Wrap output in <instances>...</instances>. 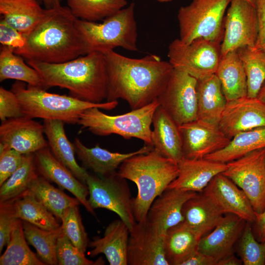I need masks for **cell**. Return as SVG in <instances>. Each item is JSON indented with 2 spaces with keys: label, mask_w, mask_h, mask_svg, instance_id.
Segmentation results:
<instances>
[{
  "label": "cell",
  "mask_w": 265,
  "mask_h": 265,
  "mask_svg": "<svg viewBox=\"0 0 265 265\" xmlns=\"http://www.w3.org/2000/svg\"><path fill=\"white\" fill-rule=\"evenodd\" d=\"M103 54L107 71L106 101L121 99L132 109L145 106L157 99L174 69L169 61L156 54L133 58L114 50Z\"/></svg>",
  "instance_id": "obj_1"
},
{
  "label": "cell",
  "mask_w": 265,
  "mask_h": 265,
  "mask_svg": "<svg viewBox=\"0 0 265 265\" xmlns=\"http://www.w3.org/2000/svg\"><path fill=\"white\" fill-rule=\"evenodd\" d=\"M76 18L68 7L47 9L29 33L26 44L14 53L26 60L49 63L65 62L85 55Z\"/></svg>",
  "instance_id": "obj_2"
},
{
  "label": "cell",
  "mask_w": 265,
  "mask_h": 265,
  "mask_svg": "<svg viewBox=\"0 0 265 265\" xmlns=\"http://www.w3.org/2000/svg\"><path fill=\"white\" fill-rule=\"evenodd\" d=\"M26 62L38 72L47 89L65 88L70 96L91 103H101L106 100L107 71L102 53H90L59 63Z\"/></svg>",
  "instance_id": "obj_3"
},
{
  "label": "cell",
  "mask_w": 265,
  "mask_h": 265,
  "mask_svg": "<svg viewBox=\"0 0 265 265\" xmlns=\"http://www.w3.org/2000/svg\"><path fill=\"white\" fill-rule=\"evenodd\" d=\"M117 172L136 185L137 194L132 198L133 211L136 221L143 222L154 201L177 177L179 168L178 163L154 149L128 158Z\"/></svg>",
  "instance_id": "obj_4"
},
{
  "label": "cell",
  "mask_w": 265,
  "mask_h": 265,
  "mask_svg": "<svg viewBox=\"0 0 265 265\" xmlns=\"http://www.w3.org/2000/svg\"><path fill=\"white\" fill-rule=\"evenodd\" d=\"M11 90L16 95L24 115L30 118L58 120L68 124H78L80 114L93 107L112 110L118 105L117 101L94 103L71 96L51 93L46 90L26 85L17 81Z\"/></svg>",
  "instance_id": "obj_5"
},
{
  "label": "cell",
  "mask_w": 265,
  "mask_h": 265,
  "mask_svg": "<svg viewBox=\"0 0 265 265\" xmlns=\"http://www.w3.org/2000/svg\"><path fill=\"white\" fill-rule=\"evenodd\" d=\"M134 2L107 17L101 23L77 19L85 54L104 53L120 47L131 52L138 51L137 26Z\"/></svg>",
  "instance_id": "obj_6"
},
{
  "label": "cell",
  "mask_w": 265,
  "mask_h": 265,
  "mask_svg": "<svg viewBox=\"0 0 265 265\" xmlns=\"http://www.w3.org/2000/svg\"><path fill=\"white\" fill-rule=\"evenodd\" d=\"M159 106L156 99L145 106L118 115H107L98 107H91L80 114L77 124L81 129H86L95 135L105 136L115 134L127 139L137 138L145 144L153 146L151 126Z\"/></svg>",
  "instance_id": "obj_7"
},
{
  "label": "cell",
  "mask_w": 265,
  "mask_h": 265,
  "mask_svg": "<svg viewBox=\"0 0 265 265\" xmlns=\"http://www.w3.org/2000/svg\"><path fill=\"white\" fill-rule=\"evenodd\" d=\"M231 0H192L178 12L179 39L186 44L197 38L221 43L224 18Z\"/></svg>",
  "instance_id": "obj_8"
},
{
  "label": "cell",
  "mask_w": 265,
  "mask_h": 265,
  "mask_svg": "<svg viewBox=\"0 0 265 265\" xmlns=\"http://www.w3.org/2000/svg\"><path fill=\"white\" fill-rule=\"evenodd\" d=\"M86 184L89 191V203L92 209H106L116 213L127 225L130 231L136 223L132 198L126 179L117 172L106 176L89 173Z\"/></svg>",
  "instance_id": "obj_9"
},
{
  "label": "cell",
  "mask_w": 265,
  "mask_h": 265,
  "mask_svg": "<svg viewBox=\"0 0 265 265\" xmlns=\"http://www.w3.org/2000/svg\"><path fill=\"white\" fill-rule=\"evenodd\" d=\"M220 46L221 43L204 38L189 44L177 38L168 46V61L173 68L203 79L215 74L221 57Z\"/></svg>",
  "instance_id": "obj_10"
},
{
  "label": "cell",
  "mask_w": 265,
  "mask_h": 265,
  "mask_svg": "<svg viewBox=\"0 0 265 265\" xmlns=\"http://www.w3.org/2000/svg\"><path fill=\"white\" fill-rule=\"evenodd\" d=\"M226 163L227 169L222 173L243 191L255 212H263L265 209V148Z\"/></svg>",
  "instance_id": "obj_11"
},
{
  "label": "cell",
  "mask_w": 265,
  "mask_h": 265,
  "mask_svg": "<svg viewBox=\"0 0 265 265\" xmlns=\"http://www.w3.org/2000/svg\"><path fill=\"white\" fill-rule=\"evenodd\" d=\"M197 83L195 78L174 68L157 98L159 106L178 126L197 119Z\"/></svg>",
  "instance_id": "obj_12"
},
{
  "label": "cell",
  "mask_w": 265,
  "mask_h": 265,
  "mask_svg": "<svg viewBox=\"0 0 265 265\" xmlns=\"http://www.w3.org/2000/svg\"><path fill=\"white\" fill-rule=\"evenodd\" d=\"M258 32L255 7L244 0H231L224 18L221 56L242 47H254Z\"/></svg>",
  "instance_id": "obj_13"
},
{
  "label": "cell",
  "mask_w": 265,
  "mask_h": 265,
  "mask_svg": "<svg viewBox=\"0 0 265 265\" xmlns=\"http://www.w3.org/2000/svg\"><path fill=\"white\" fill-rule=\"evenodd\" d=\"M184 157L203 159L220 150L230 142L218 124L197 119L179 126Z\"/></svg>",
  "instance_id": "obj_14"
},
{
  "label": "cell",
  "mask_w": 265,
  "mask_h": 265,
  "mask_svg": "<svg viewBox=\"0 0 265 265\" xmlns=\"http://www.w3.org/2000/svg\"><path fill=\"white\" fill-rule=\"evenodd\" d=\"M165 233L146 221L137 222L130 231L128 265H169L164 252Z\"/></svg>",
  "instance_id": "obj_15"
},
{
  "label": "cell",
  "mask_w": 265,
  "mask_h": 265,
  "mask_svg": "<svg viewBox=\"0 0 265 265\" xmlns=\"http://www.w3.org/2000/svg\"><path fill=\"white\" fill-rule=\"evenodd\" d=\"M230 139L240 132L265 127V104L257 98L242 97L228 101L218 123Z\"/></svg>",
  "instance_id": "obj_16"
},
{
  "label": "cell",
  "mask_w": 265,
  "mask_h": 265,
  "mask_svg": "<svg viewBox=\"0 0 265 265\" xmlns=\"http://www.w3.org/2000/svg\"><path fill=\"white\" fill-rule=\"evenodd\" d=\"M43 124L24 116L7 119L0 126V143L22 154L34 153L49 146Z\"/></svg>",
  "instance_id": "obj_17"
},
{
  "label": "cell",
  "mask_w": 265,
  "mask_h": 265,
  "mask_svg": "<svg viewBox=\"0 0 265 265\" xmlns=\"http://www.w3.org/2000/svg\"><path fill=\"white\" fill-rule=\"evenodd\" d=\"M35 164L39 175L56 184L60 188L73 194L86 210L95 215L87 196V185L78 179L73 173L53 154L49 146L34 153Z\"/></svg>",
  "instance_id": "obj_18"
},
{
  "label": "cell",
  "mask_w": 265,
  "mask_h": 265,
  "mask_svg": "<svg viewBox=\"0 0 265 265\" xmlns=\"http://www.w3.org/2000/svg\"><path fill=\"white\" fill-rule=\"evenodd\" d=\"M224 213L235 214L246 221L254 222L256 212L243 191L222 173L216 175L203 191Z\"/></svg>",
  "instance_id": "obj_19"
},
{
  "label": "cell",
  "mask_w": 265,
  "mask_h": 265,
  "mask_svg": "<svg viewBox=\"0 0 265 265\" xmlns=\"http://www.w3.org/2000/svg\"><path fill=\"white\" fill-rule=\"evenodd\" d=\"M247 221L232 213H225L215 228L200 239L198 250L217 262L234 254Z\"/></svg>",
  "instance_id": "obj_20"
},
{
  "label": "cell",
  "mask_w": 265,
  "mask_h": 265,
  "mask_svg": "<svg viewBox=\"0 0 265 265\" xmlns=\"http://www.w3.org/2000/svg\"><path fill=\"white\" fill-rule=\"evenodd\" d=\"M179 173L167 188L201 192L217 175L227 167L226 163L205 158L188 159L183 157L178 162Z\"/></svg>",
  "instance_id": "obj_21"
},
{
  "label": "cell",
  "mask_w": 265,
  "mask_h": 265,
  "mask_svg": "<svg viewBox=\"0 0 265 265\" xmlns=\"http://www.w3.org/2000/svg\"><path fill=\"white\" fill-rule=\"evenodd\" d=\"M197 193L167 188L152 204L147 213L146 222L166 233L170 227L184 221L183 206Z\"/></svg>",
  "instance_id": "obj_22"
},
{
  "label": "cell",
  "mask_w": 265,
  "mask_h": 265,
  "mask_svg": "<svg viewBox=\"0 0 265 265\" xmlns=\"http://www.w3.org/2000/svg\"><path fill=\"white\" fill-rule=\"evenodd\" d=\"M73 144L75 153L84 168L90 169L99 176H106L115 173L128 158L137 154L147 153L154 149L152 145L145 144L132 152H113L101 147L98 144L93 147H87L78 138L75 139Z\"/></svg>",
  "instance_id": "obj_23"
},
{
  "label": "cell",
  "mask_w": 265,
  "mask_h": 265,
  "mask_svg": "<svg viewBox=\"0 0 265 265\" xmlns=\"http://www.w3.org/2000/svg\"><path fill=\"white\" fill-rule=\"evenodd\" d=\"M130 230L120 218L112 221L106 228L102 238L89 241L91 257L105 255L110 265H127V252Z\"/></svg>",
  "instance_id": "obj_24"
},
{
  "label": "cell",
  "mask_w": 265,
  "mask_h": 265,
  "mask_svg": "<svg viewBox=\"0 0 265 265\" xmlns=\"http://www.w3.org/2000/svg\"><path fill=\"white\" fill-rule=\"evenodd\" d=\"M152 124L151 138L154 150L178 163L184 157L179 126L160 106L154 114Z\"/></svg>",
  "instance_id": "obj_25"
},
{
  "label": "cell",
  "mask_w": 265,
  "mask_h": 265,
  "mask_svg": "<svg viewBox=\"0 0 265 265\" xmlns=\"http://www.w3.org/2000/svg\"><path fill=\"white\" fill-rule=\"evenodd\" d=\"M182 212L184 221L201 238L212 230L224 214L203 191L188 200Z\"/></svg>",
  "instance_id": "obj_26"
},
{
  "label": "cell",
  "mask_w": 265,
  "mask_h": 265,
  "mask_svg": "<svg viewBox=\"0 0 265 265\" xmlns=\"http://www.w3.org/2000/svg\"><path fill=\"white\" fill-rule=\"evenodd\" d=\"M64 124L58 120H44V133L48 140L49 147L60 162L66 166L78 179L86 184L89 173L77 162L75 147L67 137Z\"/></svg>",
  "instance_id": "obj_27"
},
{
  "label": "cell",
  "mask_w": 265,
  "mask_h": 265,
  "mask_svg": "<svg viewBox=\"0 0 265 265\" xmlns=\"http://www.w3.org/2000/svg\"><path fill=\"white\" fill-rule=\"evenodd\" d=\"M46 11L37 0H0L1 19L24 35L35 28Z\"/></svg>",
  "instance_id": "obj_28"
},
{
  "label": "cell",
  "mask_w": 265,
  "mask_h": 265,
  "mask_svg": "<svg viewBox=\"0 0 265 265\" xmlns=\"http://www.w3.org/2000/svg\"><path fill=\"white\" fill-rule=\"evenodd\" d=\"M215 74L227 102L247 96V77L237 50L221 56Z\"/></svg>",
  "instance_id": "obj_29"
},
{
  "label": "cell",
  "mask_w": 265,
  "mask_h": 265,
  "mask_svg": "<svg viewBox=\"0 0 265 265\" xmlns=\"http://www.w3.org/2000/svg\"><path fill=\"white\" fill-rule=\"evenodd\" d=\"M201 237L184 221L169 228L164 238V252L169 265H182L198 250Z\"/></svg>",
  "instance_id": "obj_30"
},
{
  "label": "cell",
  "mask_w": 265,
  "mask_h": 265,
  "mask_svg": "<svg viewBox=\"0 0 265 265\" xmlns=\"http://www.w3.org/2000/svg\"><path fill=\"white\" fill-rule=\"evenodd\" d=\"M197 119L218 124L227 102L215 74L197 80Z\"/></svg>",
  "instance_id": "obj_31"
},
{
  "label": "cell",
  "mask_w": 265,
  "mask_h": 265,
  "mask_svg": "<svg viewBox=\"0 0 265 265\" xmlns=\"http://www.w3.org/2000/svg\"><path fill=\"white\" fill-rule=\"evenodd\" d=\"M7 205L17 218L47 231H57L61 225L58 219L32 195L25 192Z\"/></svg>",
  "instance_id": "obj_32"
},
{
  "label": "cell",
  "mask_w": 265,
  "mask_h": 265,
  "mask_svg": "<svg viewBox=\"0 0 265 265\" xmlns=\"http://www.w3.org/2000/svg\"><path fill=\"white\" fill-rule=\"evenodd\" d=\"M265 148V127L237 134L222 149L207 156L205 159L228 163L252 151Z\"/></svg>",
  "instance_id": "obj_33"
},
{
  "label": "cell",
  "mask_w": 265,
  "mask_h": 265,
  "mask_svg": "<svg viewBox=\"0 0 265 265\" xmlns=\"http://www.w3.org/2000/svg\"><path fill=\"white\" fill-rule=\"evenodd\" d=\"M25 192L33 196L58 220H61L67 209L80 204L77 198L68 196L40 175L31 182Z\"/></svg>",
  "instance_id": "obj_34"
},
{
  "label": "cell",
  "mask_w": 265,
  "mask_h": 265,
  "mask_svg": "<svg viewBox=\"0 0 265 265\" xmlns=\"http://www.w3.org/2000/svg\"><path fill=\"white\" fill-rule=\"evenodd\" d=\"M7 79L26 82L27 85L47 90L38 72L26 65L23 57L15 54L8 47L1 45L0 81Z\"/></svg>",
  "instance_id": "obj_35"
},
{
  "label": "cell",
  "mask_w": 265,
  "mask_h": 265,
  "mask_svg": "<svg viewBox=\"0 0 265 265\" xmlns=\"http://www.w3.org/2000/svg\"><path fill=\"white\" fill-rule=\"evenodd\" d=\"M39 175L34 153L25 154L22 165L0 186V204L12 202L21 196Z\"/></svg>",
  "instance_id": "obj_36"
},
{
  "label": "cell",
  "mask_w": 265,
  "mask_h": 265,
  "mask_svg": "<svg viewBox=\"0 0 265 265\" xmlns=\"http://www.w3.org/2000/svg\"><path fill=\"white\" fill-rule=\"evenodd\" d=\"M68 7L77 19L97 22L125 8L126 0H66Z\"/></svg>",
  "instance_id": "obj_37"
},
{
  "label": "cell",
  "mask_w": 265,
  "mask_h": 265,
  "mask_svg": "<svg viewBox=\"0 0 265 265\" xmlns=\"http://www.w3.org/2000/svg\"><path fill=\"white\" fill-rule=\"evenodd\" d=\"M25 237L23 221L17 220L7 248L0 257V265H44L28 247Z\"/></svg>",
  "instance_id": "obj_38"
},
{
  "label": "cell",
  "mask_w": 265,
  "mask_h": 265,
  "mask_svg": "<svg viewBox=\"0 0 265 265\" xmlns=\"http://www.w3.org/2000/svg\"><path fill=\"white\" fill-rule=\"evenodd\" d=\"M237 51L247 77V97L257 98L265 81V51L255 47H242Z\"/></svg>",
  "instance_id": "obj_39"
},
{
  "label": "cell",
  "mask_w": 265,
  "mask_h": 265,
  "mask_svg": "<svg viewBox=\"0 0 265 265\" xmlns=\"http://www.w3.org/2000/svg\"><path fill=\"white\" fill-rule=\"evenodd\" d=\"M23 226L26 241L35 248L40 260L45 265H58L56 248L61 227L57 231H47L25 221Z\"/></svg>",
  "instance_id": "obj_40"
},
{
  "label": "cell",
  "mask_w": 265,
  "mask_h": 265,
  "mask_svg": "<svg viewBox=\"0 0 265 265\" xmlns=\"http://www.w3.org/2000/svg\"><path fill=\"white\" fill-rule=\"evenodd\" d=\"M61 221L62 233L80 251L84 254L89 241L82 222L78 205L67 209Z\"/></svg>",
  "instance_id": "obj_41"
},
{
  "label": "cell",
  "mask_w": 265,
  "mask_h": 265,
  "mask_svg": "<svg viewBox=\"0 0 265 265\" xmlns=\"http://www.w3.org/2000/svg\"><path fill=\"white\" fill-rule=\"evenodd\" d=\"M250 223L246 222L238 241V254L244 265H264L265 243L256 239Z\"/></svg>",
  "instance_id": "obj_42"
},
{
  "label": "cell",
  "mask_w": 265,
  "mask_h": 265,
  "mask_svg": "<svg viewBox=\"0 0 265 265\" xmlns=\"http://www.w3.org/2000/svg\"><path fill=\"white\" fill-rule=\"evenodd\" d=\"M56 256L59 265H93L97 262L88 260L63 234L59 235L56 244Z\"/></svg>",
  "instance_id": "obj_43"
},
{
  "label": "cell",
  "mask_w": 265,
  "mask_h": 265,
  "mask_svg": "<svg viewBox=\"0 0 265 265\" xmlns=\"http://www.w3.org/2000/svg\"><path fill=\"white\" fill-rule=\"evenodd\" d=\"M25 156L0 143V186L22 165Z\"/></svg>",
  "instance_id": "obj_44"
},
{
  "label": "cell",
  "mask_w": 265,
  "mask_h": 265,
  "mask_svg": "<svg viewBox=\"0 0 265 265\" xmlns=\"http://www.w3.org/2000/svg\"><path fill=\"white\" fill-rule=\"evenodd\" d=\"M21 105L14 93L0 87V119L1 122L7 119L24 116Z\"/></svg>",
  "instance_id": "obj_45"
},
{
  "label": "cell",
  "mask_w": 265,
  "mask_h": 265,
  "mask_svg": "<svg viewBox=\"0 0 265 265\" xmlns=\"http://www.w3.org/2000/svg\"><path fill=\"white\" fill-rule=\"evenodd\" d=\"M0 43L9 47L13 52L22 48L26 44L25 35L8 25L4 20L0 21Z\"/></svg>",
  "instance_id": "obj_46"
},
{
  "label": "cell",
  "mask_w": 265,
  "mask_h": 265,
  "mask_svg": "<svg viewBox=\"0 0 265 265\" xmlns=\"http://www.w3.org/2000/svg\"><path fill=\"white\" fill-rule=\"evenodd\" d=\"M0 253L7 246L18 220L5 204H0Z\"/></svg>",
  "instance_id": "obj_47"
},
{
  "label": "cell",
  "mask_w": 265,
  "mask_h": 265,
  "mask_svg": "<svg viewBox=\"0 0 265 265\" xmlns=\"http://www.w3.org/2000/svg\"><path fill=\"white\" fill-rule=\"evenodd\" d=\"M258 32L255 47L265 51V0H255Z\"/></svg>",
  "instance_id": "obj_48"
},
{
  "label": "cell",
  "mask_w": 265,
  "mask_h": 265,
  "mask_svg": "<svg viewBox=\"0 0 265 265\" xmlns=\"http://www.w3.org/2000/svg\"><path fill=\"white\" fill-rule=\"evenodd\" d=\"M182 265H217V262L212 257L197 250Z\"/></svg>",
  "instance_id": "obj_49"
},
{
  "label": "cell",
  "mask_w": 265,
  "mask_h": 265,
  "mask_svg": "<svg viewBox=\"0 0 265 265\" xmlns=\"http://www.w3.org/2000/svg\"><path fill=\"white\" fill-rule=\"evenodd\" d=\"M253 231L256 239L265 243V209L260 213L256 212V219Z\"/></svg>",
  "instance_id": "obj_50"
},
{
  "label": "cell",
  "mask_w": 265,
  "mask_h": 265,
  "mask_svg": "<svg viewBox=\"0 0 265 265\" xmlns=\"http://www.w3.org/2000/svg\"><path fill=\"white\" fill-rule=\"evenodd\" d=\"M242 262L232 254L218 262L217 265H240Z\"/></svg>",
  "instance_id": "obj_51"
},
{
  "label": "cell",
  "mask_w": 265,
  "mask_h": 265,
  "mask_svg": "<svg viewBox=\"0 0 265 265\" xmlns=\"http://www.w3.org/2000/svg\"><path fill=\"white\" fill-rule=\"evenodd\" d=\"M44 4L45 8L51 9L61 5V0H37Z\"/></svg>",
  "instance_id": "obj_52"
},
{
  "label": "cell",
  "mask_w": 265,
  "mask_h": 265,
  "mask_svg": "<svg viewBox=\"0 0 265 265\" xmlns=\"http://www.w3.org/2000/svg\"><path fill=\"white\" fill-rule=\"evenodd\" d=\"M257 98L265 104V81L261 86Z\"/></svg>",
  "instance_id": "obj_53"
},
{
  "label": "cell",
  "mask_w": 265,
  "mask_h": 265,
  "mask_svg": "<svg viewBox=\"0 0 265 265\" xmlns=\"http://www.w3.org/2000/svg\"><path fill=\"white\" fill-rule=\"evenodd\" d=\"M255 6V0H244Z\"/></svg>",
  "instance_id": "obj_54"
},
{
  "label": "cell",
  "mask_w": 265,
  "mask_h": 265,
  "mask_svg": "<svg viewBox=\"0 0 265 265\" xmlns=\"http://www.w3.org/2000/svg\"><path fill=\"white\" fill-rule=\"evenodd\" d=\"M156 0L160 3L169 2L172 1V0Z\"/></svg>",
  "instance_id": "obj_55"
}]
</instances>
